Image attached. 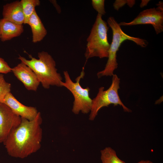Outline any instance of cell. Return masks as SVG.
Returning a JSON list of instances; mask_svg holds the SVG:
<instances>
[{"label":"cell","instance_id":"cell-19","mask_svg":"<svg viewBox=\"0 0 163 163\" xmlns=\"http://www.w3.org/2000/svg\"><path fill=\"white\" fill-rule=\"evenodd\" d=\"M11 69L3 59L0 57V73H8L11 72Z\"/></svg>","mask_w":163,"mask_h":163},{"label":"cell","instance_id":"cell-13","mask_svg":"<svg viewBox=\"0 0 163 163\" xmlns=\"http://www.w3.org/2000/svg\"><path fill=\"white\" fill-rule=\"evenodd\" d=\"M31 27L32 42L36 43L41 41L47 34L46 30L35 10L30 17L27 24Z\"/></svg>","mask_w":163,"mask_h":163},{"label":"cell","instance_id":"cell-20","mask_svg":"<svg viewBox=\"0 0 163 163\" xmlns=\"http://www.w3.org/2000/svg\"><path fill=\"white\" fill-rule=\"evenodd\" d=\"M149 1V0H142L141 3L140 5V7L141 8H142L146 6Z\"/></svg>","mask_w":163,"mask_h":163},{"label":"cell","instance_id":"cell-14","mask_svg":"<svg viewBox=\"0 0 163 163\" xmlns=\"http://www.w3.org/2000/svg\"><path fill=\"white\" fill-rule=\"evenodd\" d=\"M102 163H126L117 156L116 151L110 147H106L101 151Z\"/></svg>","mask_w":163,"mask_h":163},{"label":"cell","instance_id":"cell-4","mask_svg":"<svg viewBox=\"0 0 163 163\" xmlns=\"http://www.w3.org/2000/svg\"><path fill=\"white\" fill-rule=\"evenodd\" d=\"M109 27L107 23L98 14L87 39L85 56L86 59L94 57L108 58L110 44L107 39Z\"/></svg>","mask_w":163,"mask_h":163},{"label":"cell","instance_id":"cell-18","mask_svg":"<svg viewBox=\"0 0 163 163\" xmlns=\"http://www.w3.org/2000/svg\"><path fill=\"white\" fill-rule=\"evenodd\" d=\"M135 3V0H116L113 3V7L115 10L118 11L126 4H127L130 7H132Z\"/></svg>","mask_w":163,"mask_h":163},{"label":"cell","instance_id":"cell-7","mask_svg":"<svg viewBox=\"0 0 163 163\" xmlns=\"http://www.w3.org/2000/svg\"><path fill=\"white\" fill-rule=\"evenodd\" d=\"M144 24L152 25L157 34L162 32L163 31V11L155 8L147 9L141 11L130 22H122L119 23L120 26Z\"/></svg>","mask_w":163,"mask_h":163},{"label":"cell","instance_id":"cell-11","mask_svg":"<svg viewBox=\"0 0 163 163\" xmlns=\"http://www.w3.org/2000/svg\"><path fill=\"white\" fill-rule=\"evenodd\" d=\"M3 18L16 24L22 25L24 18L21 1H16L3 6Z\"/></svg>","mask_w":163,"mask_h":163},{"label":"cell","instance_id":"cell-1","mask_svg":"<svg viewBox=\"0 0 163 163\" xmlns=\"http://www.w3.org/2000/svg\"><path fill=\"white\" fill-rule=\"evenodd\" d=\"M40 112L32 120L21 118L20 124L11 131L3 144L10 156L24 158L40 148L43 130Z\"/></svg>","mask_w":163,"mask_h":163},{"label":"cell","instance_id":"cell-15","mask_svg":"<svg viewBox=\"0 0 163 163\" xmlns=\"http://www.w3.org/2000/svg\"><path fill=\"white\" fill-rule=\"evenodd\" d=\"M21 2L24 18V24H27L28 20L34 11L35 8L40 5L39 0H21Z\"/></svg>","mask_w":163,"mask_h":163},{"label":"cell","instance_id":"cell-10","mask_svg":"<svg viewBox=\"0 0 163 163\" xmlns=\"http://www.w3.org/2000/svg\"><path fill=\"white\" fill-rule=\"evenodd\" d=\"M3 103L18 116L29 120H34L38 113L35 107L26 106L19 102L11 92L6 96Z\"/></svg>","mask_w":163,"mask_h":163},{"label":"cell","instance_id":"cell-21","mask_svg":"<svg viewBox=\"0 0 163 163\" xmlns=\"http://www.w3.org/2000/svg\"><path fill=\"white\" fill-rule=\"evenodd\" d=\"M52 2L55 6H56V8L58 12L59 13H60L61 12L60 8L59 7V6L57 4L56 2L55 1H52Z\"/></svg>","mask_w":163,"mask_h":163},{"label":"cell","instance_id":"cell-22","mask_svg":"<svg viewBox=\"0 0 163 163\" xmlns=\"http://www.w3.org/2000/svg\"><path fill=\"white\" fill-rule=\"evenodd\" d=\"M137 163H153V162H152V161L150 160H142L139 161Z\"/></svg>","mask_w":163,"mask_h":163},{"label":"cell","instance_id":"cell-5","mask_svg":"<svg viewBox=\"0 0 163 163\" xmlns=\"http://www.w3.org/2000/svg\"><path fill=\"white\" fill-rule=\"evenodd\" d=\"M120 78L117 75L112 76L111 84L107 90L104 87L99 88L98 93L95 98L92 99V104L89 119L94 120L97 116L99 110L104 107H107L112 104L114 106L119 105L123 108L124 111L131 112V110L125 106L121 101L118 94L120 88Z\"/></svg>","mask_w":163,"mask_h":163},{"label":"cell","instance_id":"cell-8","mask_svg":"<svg viewBox=\"0 0 163 163\" xmlns=\"http://www.w3.org/2000/svg\"><path fill=\"white\" fill-rule=\"evenodd\" d=\"M21 121V117L5 104L0 103V143H3L11 130Z\"/></svg>","mask_w":163,"mask_h":163},{"label":"cell","instance_id":"cell-3","mask_svg":"<svg viewBox=\"0 0 163 163\" xmlns=\"http://www.w3.org/2000/svg\"><path fill=\"white\" fill-rule=\"evenodd\" d=\"M107 24L112 31V42L108 52V59L104 69L97 73L98 78L102 76H112L114 71L118 67L117 53L121 44L124 41L130 40L142 47H145L148 43L145 40L133 37L125 33L114 17H109Z\"/></svg>","mask_w":163,"mask_h":163},{"label":"cell","instance_id":"cell-6","mask_svg":"<svg viewBox=\"0 0 163 163\" xmlns=\"http://www.w3.org/2000/svg\"><path fill=\"white\" fill-rule=\"evenodd\" d=\"M84 69L83 67L80 75L75 79V82L71 80L67 71L63 72L65 82H62V87L66 88L73 95L74 101L72 111L75 114L80 112L88 113L90 112L92 106V100L90 97L89 88H83L80 84V80L85 75Z\"/></svg>","mask_w":163,"mask_h":163},{"label":"cell","instance_id":"cell-23","mask_svg":"<svg viewBox=\"0 0 163 163\" xmlns=\"http://www.w3.org/2000/svg\"><path fill=\"white\" fill-rule=\"evenodd\" d=\"M0 37H1V32H0Z\"/></svg>","mask_w":163,"mask_h":163},{"label":"cell","instance_id":"cell-2","mask_svg":"<svg viewBox=\"0 0 163 163\" xmlns=\"http://www.w3.org/2000/svg\"><path fill=\"white\" fill-rule=\"evenodd\" d=\"M39 59L29 55L30 60L19 56L18 59L30 68L35 74L43 87L48 89L50 86L62 87V78L57 72L56 62L47 52L42 51L38 53Z\"/></svg>","mask_w":163,"mask_h":163},{"label":"cell","instance_id":"cell-17","mask_svg":"<svg viewBox=\"0 0 163 163\" xmlns=\"http://www.w3.org/2000/svg\"><path fill=\"white\" fill-rule=\"evenodd\" d=\"M104 0H92L91 4L93 8L102 16L104 15L106 11L104 8Z\"/></svg>","mask_w":163,"mask_h":163},{"label":"cell","instance_id":"cell-16","mask_svg":"<svg viewBox=\"0 0 163 163\" xmlns=\"http://www.w3.org/2000/svg\"><path fill=\"white\" fill-rule=\"evenodd\" d=\"M11 84L5 80L4 75L0 74V103H3L6 96L10 92Z\"/></svg>","mask_w":163,"mask_h":163},{"label":"cell","instance_id":"cell-12","mask_svg":"<svg viewBox=\"0 0 163 163\" xmlns=\"http://www.w3.org/2000/svg\"><path fill=\"white\" fill-rule=\"evenodd\" d=\"M0 39L4 42L20 36L23 32L24 27L2 18L0 19Z\"/></svg>","mask_w":163,"mask_h":163},{"label":"cell","instance_id":"cell-9","mask_svg":"<svg viewBox=\"0 0 163 163\" xmlns=\"http://www.w3.org/2000/svg\"><path fill=\"white\" fill-rule=\"evenodd\" d=\"M11 71L27 90L37 91L40 82L35 74L29 66L21 62L12 68Z\"/></svg>","mask_w":163,"mask_h":163}]
</instances>
